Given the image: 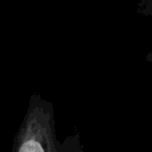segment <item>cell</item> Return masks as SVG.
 <instances>
[{
	"mask_svg": "<svg viewBox=\"0 0 152 152\" xmlns=\"http://www.w3.org/2000/svg\"><path fill=\"white\" fill-rule=\"evenodd\" d=\"M11 152H71L70 144L57 140L52 103L38 94L30 97Z\"/></svg>",
	"mask_w": 152,
	"mask_h": 152,
	"instance_id": "6da1fadb",
	"label": "cell"
},
{
	"mask_svg": "<svg viewBox=\"0 0 152 152\" xmlns=\"http://www.w3.org/2000/svg\"><path fill=\"white\" fill-rule=\"evenodd\" d=\"M146 59H147L148 62H152V52H150V53L146 56Z\"/></svg>",
	"mask_w": 152,
	"mask_h": 152,
	"instance_id": "7a4b0ae2",
	"label": "cell"
}]
</instances>
